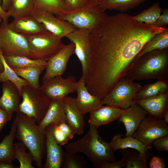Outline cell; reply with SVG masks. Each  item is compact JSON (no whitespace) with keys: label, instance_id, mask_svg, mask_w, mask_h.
Masks as SVG:
<instances>
[{"label":"cell","instance_id":"25","mask_svg":"<svg viewBox=\"0 0 168 168\" xmlns=\"http://www.w3.org/2000/svg\"><path fill=\"white\" fill-rule=\"evenodd\" d=\"M122 134L119 133L114 135L110 142V146L114 151L118 150L130 148L136 149L140 152L145 153L150 149L141 142L132 136L123 137Z\"/></svg>","mask_w":168,"mask_h":168},{"label":"cell","instance_id":"18","mask_svg":"<svg viewBox=\"0 0 168 168\" xmlns=\"http://www.w3.org/2000/svg\"><path fill=\"white\" fill-rule=\"evenodd\" d=\"M147 115L146 111L136 103L124 109L118 120L124 125L126 130V136H132Z\"/></svg>","mask_w":168,"mask_h":168},{"label":"cell","instance_id":"22","mask_svg":"<svg viewBox=\"0 0 168 168\" xmlns=\"http://www.w3.org/2000/svg\"><path fill=\"white\" fill-rule=\"evenodd\" d=\"M124 110V109L113 106L106 105L93 111L90 113L88 122L90 125L98 127L118 120Z\"/></svg>","mask_w":168,"mask_h":168},{"label":"cell","instance_id":"51","mask_svg":"<svg viewBox=\"0 0 168 168\" xmlns=\"http://www.w3.org/2000/svg\"><path fill=\"white\" fill-rule=\"evenodd\" d=\"M4 69L0 57V71L2 72Z\"/></svg>","mask_w":168,"mask_h":168},{"label":"cell","instance_id":"48","mask_svg":"<svg viewBox=\"0 0 168 168\" xmlns=\"http://www.w3.org/2000/svg\"><path fill=\"white\" fill-rule=\"evenodd\" d=\"M12 164V161H0V168H15Z\"/></svg>","mask_w":168,"mask_h":168},{"label":"cell","instance_id":"5","mask_svg":"<svg viewBox=\"0 0 168 168\" xmlns=\"http://www.w3.org/2000/svg\"><path fill=\"white\" fill-rule=\"evenodd\" d=\"M22 100L19 111L34 118L37 124L42 120L50 105L51 99L39 88L30 85L22 88Z\"/></svg>","mask_w":168,"mask_h":168},{"label":"cell","instance_id":"42","mask_svg":"<svg viewBox=\"0 0 168 168\" xmlns=\"http://www.w3.org/2000/svg\"><path fill=\"white\" fill-rule=\"evenodd\" d=\"M168 24V9L163 10L162 14H161L156 21L154 26L158 27H164Z\"/></svg>","mask_w":168,"mask_h":168},{"label":"cell","instance_id":"8","mask_svg":"<svg viewBox=\"0 0 168 168\" xmlns=\"http://www.w3.org/2000/svg\"><path fill=\"white\" fill-rule=\"evenodd\" d=\"M99 6H85L71 12L65 11L57 17L67 21L77 29L93 30L107 16Z\"/></svg>","mask_w":168,"mask_h":168},{"label":"cell","instance_id":"37","mask_svg":"<svg viewBox=\"0 0 168 168\" xmlns=\"http://www.w3.org/2000/svg\"><path fill=\"white\" fill-rule=\"evenodd\" d=\"M84 161L76 154L68 152H64L62 166L63 168H82L84 167Z\"/></svg>","mask_w":168,"mask_h":168},{"label":"cell","instance_id":"33","mask_svg":"<svg viewBox=\"0 0 168 168\" xmlns=\"http://www.w3.org/2000/svg\"><path fill=\"white\" fill-rule=\"evenodd\" d=\"M0 57L4 69L0 73V82L10 81L15 84L21 95L22 88L23 86L30 85L25 80L18 76L6 62L3 55L0 50Z\"/></svg>","mask_w":168,"mask_h":168},{"label":"cell","instance_id":"26","mask_svg":"<svg viewBox=\"0 0 168 168\" xmlns=\"http://www.w3.org/2000/svg\"><path fill=\"white\" fill-rule=\"evenodd\" d=\"M35 7L34 0H11L6 12L14 19L30 15Z\"/></svg>","mask_w":168,"mask_h":168},{"label":"cell","instance_id":"43","mask_svg":"<svg viewBox=\"0 0 168 168\" xmlns=\"http://www.w3.org/2000/svg\"><path fill=\"white\" fill-rule=\"evenodd\" d=\"M150 168H165L166 165L164 160L161 157L152 156L148 163Z\"/></svg>","mask_w":168,"mask_h":168},{"label":"cell","instance_id":"6","mask_svg":"<svg viewBox=\"0 0 168 168\" xmlns=\"http://www.w3.org/2000/svg\"><path fill=\"white\" fill-rule=\"evenodd\" d=\"M23 35L26 40L33 59L47 61L65 45L62 38L49 31L35 35Z\"/></svg>","mask_w":168,"mask_h":168},{"label":"cell","instance_id":"27","mask_svg":"<svg viewBox=\"0 0 168 168\" xmlns=\"http://www.w3.org/2000/svg\"><path fill=\"white\" fill-rule=\"evenodd\" d=\"M168 91V83L166 79L159 80L153 83L142 86L137 93L136 100L152 97Z\"/></svg>","mask_w":168,"mask_h":168},{"label":"cell","instance_id":"14","mask_svg":"<svg viewBox=\"0 0 168 168\" xmlns=\"http://www.w3.org/2000/svg\"><path fill=\"white\" fill-rule=\"evenodd\" d=\"M75 46L71 42L65 45L57 53L47 61L45 72L42 81L58 76H62L65 71L71 56L74 54Z\"/></svg>","mask_w":168,"mask_h":168},{"label":"cell","instance_id":"34","mask_svg":"<svg viewBox=\"0 0 168 168\" xmlns=\"http://www.w3.org/2000/svg\"><path fill=\"white\" fill-rule=\"evenodd\" d=\"M163 10L159 3L156 2L133 17L139 22L153 25Z\"/></svg>","mask_w":168,"mask_h":168},{"label":"cell","instance_id":"9","mask_svg":"<svg viewBox=\"0 0 168 168\" xmlns=\"http://www.w3.org/2000/svg\"><path fill=\"white\" fill-rule=\"evenodd\" d=\"M0 24V50L3 55H21L31 58L28 45L25 36L17 33L8 26Z\"/></svg>","mask_w":168,"mask_h":168},{"label":"cell","instance_id":"17","mask_svg":"<svg viewBox=\"0 0 168 168\" xmlns=\"http://www.w3.org/2000/svg\"><path fill=\"white\" fill-rule=\"evenodd\" d=\"M62 102L67 124L72 129L75 134H82L85 125L84 115L78 107L75 98L67 96L62 99Z\"/></svg>","mask_w":168,"mask_h":168},{"label":"cell","instance_id":"36","mask_svg":"<svg viewBox=\"0 0 168 168\" xmlns=\"http://www.w3.org/2000/svg\"><path fill=\"white\" fill-rule=\"evenodd\" d=\"M35 8L50 12L57 17L65 11L64 0H34Z\"/></svg>","mask_w":168,"mask_h":168},{"label":"cell","instance_id":"45","mask_svg":"<svg viewBox=\"0 0 168 168\" xmlns=\"http://www.w3.org/2000/svg\"><path fill=\"white\" fill-rule=\"evenodd\" d=\"M124 167L121 159L118 161H114L108 162L104 165L101 168H121Z\"/></svg>","mask_w":168,"mask_h":168},{"label":"cell","instance_id":"4","mask_svg":"<svg viewBox=\"0 0 168 168\" xmlns=\"http://www.w3.org/2000/svg\"><path fill=\"white\" fill-rule=\"evenodd\" d=\"M168 74V49L153 50L134 59L124 77L134 81L166 79Z\"/></svg>","mask_w":168,"mask_h":168},{"label":"cell","instance_id":"10","mask_svg":"<svg viewBox=\"0 0 168 168\" xmlns=\"http://www.w3.org/2000/svg\"><path fill=\"white\" fill-rule=\"evenodd\" d=\"M168 134L167 124L162 119L148 114L132 136L151 149L155 140Z\"/></svg>","mask_w":168,"mask_h":168},{"label":"cell","instance_id":"3","mask_svg":"<svg viewBox=\"0 0 168 168\" xmlns=\"http://www.w3.org/2000/svg\"><path fill=\"white\" fill-rule=\"evenodd\" d=\"M14 120L15 138L22 142L32 155L36 167L43 168L42 160L46 154L45 129L40 128L34 118L19 111Z\"/></svg>","mask_w":168,"mask_h":168},{"label":"cell","instance_id":"11","mask_svg":"<svg viewBox=\"0 0 168 168\" xmlns=\"http://www.w3.org/2000/svg\"><path fill=\"white\" fill-rule=\"evenodd\" d=\"M91 30L88 29H77L66 36L74 45V54L81 63L82 77L85 80L90 66L91 51Z\"/></svg>","mask_w":168,"mask_h":168},{"label":"cell","instance_id":"31","mask_svg":"<svg viewBox=\"0 0 168 168\" xmlns=\"http://www.w3.org/2000/svg\"><path fill=\"white\" fill-rule=\"evenodd\" d=\"M147 0H104L99 6L104 11L107 10L127 12L138 6Z\"/></svg>","mask_w":168,"mask_h":168},{"label":"cell","instance_id":"20","mask_svg":"<svg viewBox=\"0 0 168 168\" xmlns=\"http://www.w3.org/2000/svg\"><path fill=\"white\" fill-rule=\"evenodd\" d=\"M8 25L12 30L22 35H35L48 31L42 23L31 15L14 19Z\"/></svg>","mask_w":168,"mask_h":168},{"label":"cell","instance_id":"19","mask_svg":"<svg viewBox=\"0 0 168 168\" xmlns=\"http://www.w3.org/2000/svg\"><path fill=\"white\" fill-rule=\"evenodd\" d=\"M46 132V161L43 168H60L62 167L64 152L56 141L49 128L45 129Z\"/></svg>","mask_w":168,"mask_h":168},{"label":"cell","instance_id":"44","mask_svg":"<svg viewBox=\"0 0 168 168\" xmlns=\"http://www.w3.org/2000/svg\"><path fill=\"white\" fill-rule=\"evenodd\" d=\"M11 119L7 112L0 108V132L7 122Z\"/></svg>","mask_w":168,"mask_h":168},{"label":"cell","instance_id":"35","mask_svg":"<svg viewBox=\"0 0 168 168\" xmlns=\"http://www.w3.org/2000/svg\"><path fill=\"white\" fill-rule=\"evenodd\" d=\"M27 148L21 142L14 143V150L15 159L20 163L19 168H34L32 165L34 161L32 155L29 152H26Z\"/></svg>","mask_w":168,"mask_h":168},{"label":"cell","instance_id":"15","mask_svg":"<svg viewBox=\"0 0 168 168\" xmlns=\"http://www.w3.org/2000/svg\"><path fill=\"white\" fill-rule=\"evenodd\" d=\"M76 92L77 94L75 98L76 103L84 115L103 105L101 100L89 91L86 86L85 80L82 77L77 81Z\"/></svg>","mask_w":168,"mask_h":168},{"label":"cell","instance_id":"28","mask_svg":"<svg viewBox=\"0 0 168 168\" xmlns=\"http://www.w3.org/2000/svg\"><path fill=\"white\" fill-rule=\"evenodd\" d=\"M16 132V127L14 120L9 133L0 143V161H12L15 159L13 141Z\"/></svg>","mask_w":168,"mask_h":168},{"label":"cell","instance_id":"49","mask_svg":"<svg viewBox=\"0 0 168 168\" xmlns=\"http://www.w3.org/2000/svg\"><path fill=\"white\" fill-rule=\"evenodd\" d=\"M11 0H2V7L5 12L7 11L9 7Z\"/></svg>","mask_w":168,"mask_h":168},{"label":"cell","instance_id":"30","mask_svg":"<svg viewBox=\"0 0 168 168\" xmlns=\"http://www.w3.org/2000/svg\"><path fill=\"white\" fill-rule=\"evenodd\" d=\"M3 56L7 64L12 68L33 66H46L47 64L46 60L33 59L24 56Z\"/></svg>","mask_w":168,"mask_h":168},{"label":"cell","instance_id":"40","mask_svg":"<svg viewBox=\"0 0 168 168\" xmlns=\"http://www.w3.org/2000/svg\"><path fill=\"white\" fill-rule=\"evenodd\" d=\"M152 146L157 151H168V134L158 138L152 143Z\"/></svg>","mask_w":168,"mask_h":168},{"label":"cell","instance_id":"47","mask_svg":"<svg viewBox=\"0 0 168 168\" xmlns=\"http://www.w3.org/2000/svg\"><path fill=\"white\" fill-rule=\"evenodd\" d=\"M104 0H87L85 6L91 7L99 6Z\"/></svg>","mask_w":168,"mask_h":168},{"label":"cell","instance_id":"38","mask_svg":"<svg viewBox=\"0 0 168 168\" xmlns=\"http://www.w3.org/2000/svg\"><path fill=\"white\" fill-rule=\"evenodd\" d=\"M47 127L52 133L56 141L60 145H65L70 140L62 133L57 124H50Z\"/></svg>","mask_w":168,"mask_h":168},{"label":"cell","instance_id":"32","mask_svg":"<svg viewBox=\"0 0 168 168\" xmlns=\"http://www.w3.org/2000/svg\"><path fill=\"white\" fill-rule=\"evenodd\" d=\"M168 29L164 31L156 34L152 37L146 43L134 59L151 51L165 49L168 48Z\"/></svg>","mask_w":168,"mask_h":168},{"label":"cell","instance_id":"29","mask_svg":"<svg viewBox=\"0 0 168 168\" xmlns=\"http://www.w3.org/2000/svg\"><path fill=\"white\" fill-rule=\"evenodd\" d=\"M45 67V66H33L12 69L18 76L26 80L32 87L39 88L40 87V76Z\"/></svg>","mask_w":168,"mask_h":168},{"label":"cell","instance_id":"2","mask_svg":"<svg viewBox=\"0 0 168 168\" xmlns=\"http://www.w3.org/2000/svg\"><path fill=\"white\" fill-rule=\"evenodd\" d=\"M98 128L90 125L88 132L82 138L68 142L64 146L66 151L76 154L83 153L95 167L101 168L105 163L116 160L110 143L101 138Z\"/></svg>","mask_w":168,"mask_h":168},{"label":"cell","instance_id":"24","mask_svg":"<svg viewBox=\"0 0 168 168\" xmlns=\"http://www.w3.org/2000/svg\"><path fill=\"white\" fill-rule=\"evenodd\" d=\"M125 168H148L147 161L152 155L149 150L142 153L137 151L131 152L127 148L119 150Z\"/></svg>","mask_w":168,"mask_h":168},{"label":"cell","instance_id":"1","mask_svg":"<svg viewBox=\"0 0 168 168\" xmlns=\"http://www.w3.org/2000/svg\"><path fill=\"white\" fill-rule=\"evenodd\" d=\"M168 29L139 22L124 13L107 16L91 30V51L85 79L89 91L103 99L124 76L146 43Z\"/></svg>","mask_w":168,"mask_h":168},{"label":"cell","instance_id":"16","mask_svg":"<svg viewBox=\"0 0 168 168\" xmlns=\"http://www.w3.org/2000/svg\"><path fill=\"white\" fill-rule=\"evenodd\" d=\"M2 94L0 97V108L8 114L12 119L13 113L19 111L21 95L16 86L10 81L2 82Z\"/></svg>","mask_w":168,"mask_h":168},{"label":"cell","instance_id":"39","mask_svg":"<svg viewBox=\"0 0 168 168\" xmlns=\"http://www.w3.org/2000/svg\"><path fill=\"white\" fill-rule=\"evenodd\" d=\"M65 11L71 12L82 8L86 5L87 0H64Z\"/></svg>","mask_w":168,"mask_h":168},{"label":"cell","instance_id":"12","mask_svg":"<svg viewBox=\"0 0 168 168\" xmlns=\"http://www.w3.org/2000/svg\"><path fill=\"white\" fill-rule=\"evenodd\" d=\"M77 81L73 75L64 78L58 76L43 82L40 88L50 99H62L76 92Z\"/></svg>","mask_w":168,"mask_h":168},{"label":"cell","instance_id":"41","mask_svg":"<svg viewBox=\"0 0 168 168\" xmlns=\"http://www.w3.org/2000/svg\"><path fill=\"white\" fill-rule=\"evenodd\" d=\"M62 133L70 140L72 139L75 133L72 129L66 122H62L57 124Z\"/></svg>","mask_w":168,"mask_h":168},{"label":"cell","instance_id":"46","mask_svg":"<svg viewBox=\"0 0 168 168\" xmlns=\"http://www.w3.org/2000/svg\"><path fill=\"white\" fill-rule=\"evenodd\" d=\"M0 17L2 19V22L8 23V19L9 17L7 15L6 12L4 11L2 9L1 5V0H0Z\"/></svg>","mask_w":168,"mask_h":168},{"label":"cell","instance_id":"53","mask_svg":"<svg viewBox=\"0 0 168 168\" xmlns=\"http://www.w3.org/2000/svg\"><path fill=\"white\" fill-rule=\"evenodd\" d=\"M1 72L0 71V73Z\"/></svg>","mask_w":168,"mask_h":168},{"label":"cell","instance_id":"23","mask_svg":"<svg viewBox=\"0 0 168 168\" xmlns=\"http://www.w3.org/2000/svg\"><path fill=\"white\" fill-rule=\"evenodd\" d=\"M67 123L62 102V99H52L50 105L42 120L38 124L42 129L45 130L49 125L62 122Z\"/></svg>","mask_w":168,"mask_h":168},{"label":"cell","instance_id":"50","mask_svg":"<svg viewBox=\"0 0 168 168\" xmlns=\"http://www.w3.org/2000/svg\"><path fill=\"white\" fill-rule=\"evenodd\" d=\"M164 122L167 124L168 123V109L164 112L162 118Z\"/></svg>","mask_w":168,"mask_h":168},{"label":"cell","instance_id":"13","mask_svg":"<svg viewBox=\"0 0 168 168\" xmlns=\"http://www.w3.org/2000/svg\"><path fill=\"white\" fill-rule=\"evenodd\" d=\"M31 15L42 23L48 31L61 38L77 29L67 21L61 20L52 13L44 10L35 7Z\"/></svg>","mask_w":168,"mask_h":168},{"label":"cell","instance_id":"7","mask_svg":"<svg viewBox=\"0 0 168 168\" xmlns=\"http://www.w3.org/2000/svg\"><path fill=\"white\" fill-rule=\"evenodd\" d=\"M132 80L123 77L101 100L102 104L126 109L136 103L137 94L142 86Z\"/></svg>","mask_w":168,"mask_h":168},{"label":"cell","instance_id":"52","mask_svg":"<svg viewBox=\"0 0 168 168\" xmlns=\"http://www.w3.org/2000/svg\"><path fill=\"white\" fill-rule=\"evenodd\" d=\"M2 21V19L0 17V23Z\"/></svg>","mask_w":168,"mask_h":168},{"label":"cell","instance_id":"21","mask_svg":"<svg viewBox=\"0 0 168 168\" xmlns=\"http://www.w3.org/2000/svg\"><path fill=\"white\" fill-rule=\"evenodd\" d=\"M135 101L148 114L162 119L164 112L168 109V91L152 97Z\"/></svg>","mask_w":168,"mask_h":168}]
</instances>
